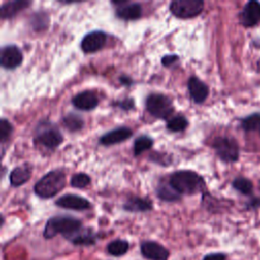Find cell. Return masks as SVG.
Listing matches in <instances>:
<instances>
[{"label":"cell","mask_w":260,"mask_h":260,"mask_svg":"<svg viewBox=\"0 0 260 260\" xmlns=\"http://www.w3.org/2000/svg\"><path fill=\"white\" fill-rule=\"evenodd\" d=\"M107 43V34L103 30H92L81 40V50L84 53H94L102 50Z\"/></svg>","instance_id":"12"},{"label":"cell","mask_w":260,"mask_h":260,"mask_svg":"<svg viewBox=\"0 0 260 260\" xmlns=\"http://www.w3.org/2000/svg\"><path fill=\"white\" fill-rule=\"evenodd\" d=\"M55 205L63 209H69V210H75V211H83L91 208V203L86 198L79 196L77 194H71V193H67L59 197L55 201Z\"/></svg>","instance_id":"10"},{"label":"cell","mask_w":260,"mask_h":260,"mask_svg":"<svg viewBox=\"0 0 260 260\" xmlns=\"http://www.w3.org/2000/svg\"><path fill=\"white\" fill-rule=\"evenodd\" d=\"M178 61H179V56L175 55V54L174 55H165L161 58V64L165 67H171Z\"/></svg>","instance_id":"34"},{"label":"cell","mask_w":260,"mask_h":260,"mask_svg":"<svg viewBox=\"0 0 260 260\" xmlns=\"http://www.w3.org/2000/svg\"><path fill=\"white\" fill-rule=\"evenodd\" d=\"M50 17L45 11H38L31 14L30 24L35 30H44L48 27Z\"/></svg>","instance_id":"26"},{"label":"cell","mask_w":260,"mask_h":260,"mask_svg":"<svg viewBox=\"0 0 260 260\" xmlns=\"http://www.w3.org/2000/svg\"><path fill=\"white\" fill-rule=\"evenodd\" d=\"M84 228L82 220L69 214H58L47 219L43 237L45 240H51L56 236H61L67 242Z\"/></svg>","instance_id":"1"},{"label":"cell","mask_w":260,"mask_h":260,"mask_svg":"<svg viewBox=\"0 0 260 260\" xmlns=\"http://www.w3.org/2000/svg\"><path fill=\"white\" fill-rule=\"evenodd\" d=\"M130 250V243L126 239L117 238L110 241L106 246V253L115 258H121L125 256Z\"/></svg>","instance_id":"20"},{"label":"cell","mask_w":260,"mask_h":260,"mask_svg":"<svg viewBox=\"0 0 260 260\" xmlns=\"http://www.w3.org/2000/svg\"><path fill=\"white\" fill-rule=\"evenodd\" d=\"M217 157L225 162L233 164L240 158V145L238 141L231 136H217L211 143Z\"/></svg>","instance_id":"4"},{"label":"cell","mask_w":260,"mask_h":260,"mask_svg":"<svg viewBox=\"0 0 260 260\" xmlns=\"http://www.w3.org/2000/svg\"><path fill=\"white\" fill-rule=\"evenodd\" d=\"M65 184L66 174L62 170H52L35 184V193L43 199H49L57 195Z\"/></svg>","instance_id":"3"},{"label":"cell","mask_w":260,"mask_h":260,"mask_svg":"<svg viewBox=\"0 0 260 260\" xmlns=\"http://www.w3.org/2000/svg\"><path fill=\"white\" fill-rule=\"evenodd\" d=\"M204 9L202 0H174L170 3V11L179 18H192Z\"/></svg>","instance_id":"7"},{"label":"cell","mask_w":260,"mask_h":260,"mask_svg":"<svg viewBox=\"0 0 260 260\" xmlns=\"http://www.w3.org/2000/svg\"><path fill=\"white\" fill-rule=\"evenodd\" d=\"M188 90L191 99L196 104H202L206 101L209 94V88L205 82L196 76H191L188 79Z\"/></svg>","instance_id":"14"},{"label":"cell","mask_w":260,"mask_h":260,"mask_svg":"<svg viewBox=\"0 0 260 260\" xmlns=\"http://www.w3.org/2000/svg\"><path fill=\"white\" fill-rule=\"evenodd\" d=\"M133 132L129 127H118L115 128L109 132H107L106 134H104L101 138H100V143L106 146H110L113 144H118L121 143L125 140H127L128 138H130L132 136Z\"/></svg>","instance_id":"16"},{"label":"cell","mask_w":260,"mask_h":260,"mask_svg":"<svg viewBox=\"0 0 260 260\" xmlns=\"http://www.w3.org/2000/svg\"><path fill=\"white\" fill-rule=\"evenodd\" d=\"M22 52L17 46L8 45L1 49L0 63L3 68L14 69L22 63Z\"/></svg>","instance_id":"13"},{"label":"cell","mask_w":260,"mask_h":260,"mask_svg":"<svg viewBox=\"0 0 260 260\" xmlns=\"http://www.w3.org/2000/svg\"><path fill=\"white\" fill-rule=\"evenodd\" d=\"M241 127L245 132H253L260 129V112L252 113L241 119Z\"/></svg>","instance_id":"24"},{"label":"cell","mask_w":260,"mask_h":260,"mask_svg":"<svg viewBox=\"0 0 260 260\" xmlns=\"http://www.w3.org/2000/svg\"><path fill=\"white\" fill-rule=\"evenodd\" d=\"M259 190H260V181H259Z\"/></svg>","instance_id":"36"},{"label":"cell","mask_w":260,"mask_h":260,"mask_svg":"<svg viewBox=\"0 0 260 260\" xmlns=\"http://www.w3.org/2000/svg\"><path fill=\"white\" fill-rule=\"evenodd\" d=\"M259 136H260V129H259Z\"/></svg>","instance_id":"37"},{"label":"cell","mask_w":260,"mask_h":260,"mask_svg":"<svg viewBox=\"0 0 260 260\" xmlns=\"http://www.w3.org/2000/svg\"><path fill=\"white\" fill-rule=\"evenodd\" d=\"M114 5H117L116 15L123 20H136L142 15V6L137 2L129 1H112Z\"/></svg>","instance_id":"11"},{"label":"cell","mask_w":260,"mask_h":260,"mask_svg":"<svg viewBox=\"0 0 260 260\" xmlns=\"http://www.w3.org/2000/svg\"><path fill=\"white\" fill-rule=\"evenodd\" d=\"M120 82H121L123 85H125V86H130V85H132L133 80H132L131 77H129V76H127V75H122V76L120 77Z\"/></svg>","instance_id":"35"},{"label":"cell","mask_w":260,"mask_h":260,"mask_svg":"<svg viewBox=\"0 0 260 260\" xmlns=\"http://www.w3.org/2000/svg\"><path fill=\"white\" fill-rule=\"evenodd\" d=\"M153 144V139L147 135H140L137 137L133 144V151L134 155H140L143 151L149 149Z\"/></svg>","instance_id":"27"},{"label":"cell","mask_w":260,"mask_h":260,"mask_svg":"<svg viewBox=\"0 0 260 260\" xmlns=\"http://www.w3.org/2000/svg\"><path fill=\"white\" fill-rule=\"evenodd\" d=\"M228 254L224 252H210L205 254L201 260H226Z\"/></svg>","instance_id":"33"},{"label":"cell","mask_w":260,"mask_h":260,"mask_svg":"<svg viewBox=\"0 0 260 260\" xmlns=\"http://www.w3.org/2000/svg\"><path fill=\"white\" fill-rule=\"evenodd\" d=\"M172 187L181 195H193L205 190V181L202 176L191 170L174 172L169 179Z\"/></svg>","instance_id":"2"},{"label":"cell","mask_w":260,"mask_h":260,"mask_svg":"<svg viewBox=\"0 0 260 260\" xmlns=\"http://www.w3.org/2000/svg\"><path fill=\"white\" fill-rule=\"evenodd\" d=\"M139 252L144 260H169L171 257V251L154 240L141 241Z\"/></svg>","instance_id":"8"},{"label":"cell","mask_w":260,"mask_h":260,"mask_svg":"<svg viewBox=\"0 0 260 260\" xmlns=\"http://www.w3.org/2000/svg\"><path fill=\"white\" fill-rule=\"evenodd\" d=\"M31 176L30 167L27 165H22L14 168L9 175L10 184L14 187H19L22 184L26 183Z\"/></svg>","instance_id":"21"},{"label":"cell","mask_w":260,"mask_h":260,"mask_svg":"<svg viewBox=\"0 0 260 260\" xmlns=\"http://www.w3.org/2000/svg\"><path fill=\"white\" fill-rule=\"evenodd\" d=\"M188 120L183 115H177L167 122V129L171 132H181L188 126Z\"/></svg>","instance_id":"28"},{"label":"cell","mask_w":260,"mask_h":260,"mask_svg":"<svg viewBox=\"0 0 260 260\" xmlns=\"http://www.w3.org/2000/svg\"><path fill=\"white\" fill-rule=\"evenodd\" d=\"M72 105L81 111H91L99 105V99L94 92L90 90H84L72 98Z\"/></svg>","instance_id":"17"},{"label":"cell","mask_w":260,"mask_h":260,"mask_svg":"<svg viewBox=\"0 0 260 260\" xmlns=\"http://www.w3.org/2000/svg\"><path fill=\"white\" fill-rule=\"evenodd\" d=\"M91 180L90 177L85 174V173H77L75 175H73L71 177L70 180V185L73 188H77V189H81V188H85L86 186H88L90 184Z\"/></svg>","instance_id":"29"},{"label":"cell","mask_w":260,"mask_h":260,"mask_svg":"<svg viewBox=\"0 0 260 260\" xmlns=\"http://www.w3.org/2000/svg\"><path fill=\"white\" fill-rule=\"evenodd\" d=\"M123 209L128 212H147L153 209L150 199L139 196H129L123 204Z\"/></svg>","instance_id":"18"},{"label":"cell","mask_w":260,"mask_h":260,"mask_svg":"<svg viewBox=\"0 0 260 260\" xmlns=\"http://www.w3.org/2000/svg\"><path fill=\"white\" fill-rule=\"evenodd\" d=\"M35 141L50 150H54L63 142V135L55 124L50 121H42L36 129Z\"/></svg>","instance_id":"5"},{"label":"cell","mask_w":260,"mask_h":260,"mask_svg":"<svg viewBox=\"0 0 260 260\" xmlns=\"http://www.w3.org/2000/svg\"><path fill=\"white\" fill-rule=\"evenodd\" d=\"M12 132H13V126L11 125V123L7 119L2 118L0 120V141L2 144L8 140Z\"/></svg>","instance_id":"30"},{"label":"cell","mask_w":260,"mask_h":260,"mask_svg":"<svg viewBox=\"0 0 260 260\" xmlns=\"http://www.w3.org/2000/svg\"><path fill=\"white\" fill-rule=\"evenodd\" d=\"M146 110L157 119H168L174 113L172 100L162 93H150L145 101Z\"/></svg>","instance_id":"6"},{"label":"cell","mask_w":260,"mask_h":260,"mask_svg":"<svg viewBox=\"0 0 260 260\" xmlns=\"http://www.w3.org/2000/svg\"><path fill=\"white\" fill-rule=\"evenodd\" d=\"M232 187L244 196L251 197L254 195V184L246 177H236L232 182Z\"/></svg>","instance_id":"23"},{"label":"cell","mask_w":260,"mask_h":260,"mask_svg":"<svg viewBox=\"0 0 260 260\" xmlns=\"http://www.w3.org/2000/svg\"><path fill=\"white\" fill-rule=\"evenodd\" d=\"M63 124L69 131L75 132L83 128L84 121L80 115L75 113H68L63 118Z\"/></svg>","instance_id":"25"},{"label":"cell","mask_w":260,"mask_h":260,"mask_svg":"<svg viewBox=\"0 0 260 260\" xmlns=\"http://www.w3.org/2000/svg\"><path fill=\"white\" fill-rule=\"evenodd\" d=\"M30 4L31 2L27 0H14L5 2L0 7V16L2 19L12 18L17 13L28 7Z\"/></svg>","instance_id":"19"},{"label":"cell","mask_w":260,"mask_h":260,"mask_svg":"<svg viewBox=\"0 0 260 260\" xmlns=\"http://www.w3.org/2000/svg\"><path fill=\"white\" fill-rule=\"evenodd\" d=\"M158 199L166 202H176L181 199V194L177 192L170 183H159L155 189Z\"/></svg>","instance_id":"22"},{"label":"cell","mask_w":260,"mask_h":260,"mask_svg":"<svg viewBox=\"0 0 260 260\" xmlns=\"http://www.w3.org/2000/svg\"><path fill=\"white\" fill-rule=\"evenodd\" d=\"M113 105H114V107H118L124 111H130V110L134 109V106H135L134 100L132 98H126L124 100L117 101Z\"/></svg>","instance_id":"32"},{"label":"cell","mask_w":260,"mask_h":260,"mask_svg":"<svg viewBox=\"0 0 260 260\" xmlns=\"http://www.w3.org/2000/svg\"><path fill=\"white\" fill-rule=\"evenodd\" d=\"M99 233L90 226H84L68 242L75 247H92L98 243Z\"/></svg>","instance_id":"15"},{"label":"cell","mask_w":260,"mask_h":260,"mask_svg":"<svg viewBox=\"0 0 260 260\" xmlns=\"http://www.w3.org/2000/svg\"><path fill=\"white\" fill-rule=\"evenodd\" d=\"M260 209V197L259 196H251L245 202V210L247 211H257Z\"/></svg>","instance_id":"31"},{"label":"cell","mask_w":260,"mask_h":260,"mask_svg":"<svg viewBox=\"0 0 260 260\" xmlns=\"http://www.w3.org/2000/svg\"><path fill=\"white\" fill-rule=\"evenodd\" d=\"M239 22L246 28H251L260 22V2L248 1L239 13Z\"/></svg>","instance_id":"9"}]
</instances>
